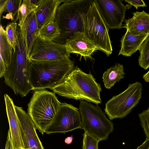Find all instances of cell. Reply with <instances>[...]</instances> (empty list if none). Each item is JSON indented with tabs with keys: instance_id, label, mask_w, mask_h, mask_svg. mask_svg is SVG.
<instances>
[{
	"instance_id": "9c48e42d",
	"label": "cell",
	"mask_w": 149,
	"mask_h": 149,
	"mask_svg": "<svg viewBox=\"0 0 149 149\" xmlns=\"http://www.w3.org/2000/svg\"><path fill=\"white\" fill-rule=\"evenodd\" d=\"M81 128V120L79 109L71 104L61 103L45 133L47 134L65 133Z\"/></svg>"
},
{
	"instance_id": "836d02e7",
	"label": "cell",
	"mask_w": 149,
	"mask_h": 149,
	"mask_svg": "<svg viewBox=\"0 0 149 149\" xmlns=\"http://www.w3.org/2000/svg\"><path fill=\"white\" fill-rule=\"evenodd\" d=\"M143 78L146 82H149V70L143 75Z\"/></svg>"
},
{
	"instance_id": "4fadbf2b",
	"label": "cell",
	"mask_w": 149,
	"mask_h": 149,
	"mask_svg": "<svg viewBox=\"0 0 149 149\" xmlns=\"http://www.w3.org/2000/svg\"><path fill=\"white\" fill-rule=\"evenodd\" d=\"M15 109L25 135V149H44L37 134L36 128L30 116L22 107L15 106Z\"/></svg>"
},
{
	"instance_id": "484cf974",
	"label": "cell",
	"mask_w": 149,
	"mask_h": 149,
	"mask_svg": "<svg viewBox=\"0 0 149 149\" xmlns=\"http://www.w3.org/2000/svg\"><path fill=\"white\" fill-rule=\"evenodd\" d=\"M83 136L82 149H99V140L85 132Z\"/></svg>"
},
{
	"instance_id": "277c9868",
	"label": "cell",
	"mask_w": 149,
	"mask_h": 149,
	"mask_svg": "<svg viewBox=\"0 0 149 149\" xmlns=\"http://www.w3.org/2000/svg\"><path fill=\"white\" fill-rule=\"evenodd\" d=\"M92 0H64L57 8L54 21L59 36L53 41L65 45L66 40L78 31L82 32L81 13L87 10Z\"/></svg>"
},
{
	"instance_id": "cb8c5ba5",
	"label": "cell",
	"mask_w": 149,
	"mask_h": 149,
	"mask_svg": "<svg viewBox=\"0 0 149 149\" xmlns=\"http://www.w3.org/2000/svg\"><path fill=\"white\" fill-rule=\"evenodd\" d=\"M34 11L33 8L27 0H22L19 10V23L18 25L22 27L28 16L32 12Z\"/></svg>"
},
{
	"instance_id": "44dd1931",
	"label": "cell",
	"mask_w": 149,
	"mask_h": 149,
	"mask_svg": "<svg viewBox=\"0 0 149 149\" xmlns=\"http://www.w3.org/2000/svg\"><path fill=\"white\" fill-rule=\"evenodd\" d=\"M60 34L56 23L54 21H51L39 30L38 37L44 40L52 41Z\"/></svg>"
},
{
	"instance_id": "d6a6232c",
	"label": "cell",
	"mask_w": 149,
	"mask_h": 149,
	"mask_svg": "<svg viewBox=\"0 0 149 149\" xmlns=\"http://www.w3.org/2000/svg\"><path fill=\"white\" fill-rule=\"evenodd\" d=\"M3 19H11L13 21V17L12 14L10 13H7L5 16H3Z\"/></svg>"
},
{
	"instance_id": "ac0fdd59",
	"label": "cell",
	"mask_w": 149,
	"mask_h": 149,
	"mask_svg": "<svg viewBox=\"0 0 149 149\" xmlns=\"http://www.w3.org/2000/svg\"><path fill=\"white\" fill-rule=\"evenodd\" d=\"M20 28L29 58L39 31L34 11L28 16Z\"/></svg>"
},
{
	"instance_id": "ffe728a7",
	"label": "cell",
	"mask_w": 149,
	"mask_h": 149,
	"mask_svg": "<svg viewBox=\"0 0 149 149\" xmlns=\"http://www.w3.org/2000/svg\"><path fill=\"white\" fill-rule=\"evenodd\" d=\"M0 59L7 67L10 63L13 52V48L7 39L5 31L1 25L0 30Z\"/></svg>"
},
{
	"instance_id": "ba28073f",
	"label": "cell",
	"mask_w": 149,
	"mask_h": 149,
	"mask_svg": "<svg viewBox=\"0 0 149 149\" xmlns=\"http://www.w3.org/2000/svg\"><path fill=\"white\" fill-rule=\"evenodd\" d=\"M142 90V85L140 82L130 84L124 91L109 100L104 110L109 119L122 118L126 116L139 102Z\"/></svg>"
},
{
	"instance_id": "7a4b0ae2",
	"label": "cell",
	"mask_w": 149,
	"mask_h": 149,
	"mask_svg": "<svg viewBox=\"0 0 149 149\" xmlns=\"http://www.w3.org/2000/svg\"><path fill=\"white\" fill-rule=\"evenodd\" d=\"M16 45L10 62L6 67L4 81L15 95L26 96L32 90L29 83L30 61L28 57L21 28L17 26Z\"/></svg>"
},
{
	"instance_id": "603a6c76",
	"label": "cell",
	"mask_w": 149,
	"mask_h": 149,
	"mask_svg": "<svg viewBox=\"0 0 149 149\" xmlns=\"http://www.w3.org/2000/svg\"><path fill=\"white\" fill-rule=\"evenodd\" d=\"M22 0H6L3 12L12 14L14 22H16L19 19V10Z\"/></svg>"
},
{
	"instance_id": "f1b7e54d",
	"label": "cell",
	"mask_w": 149,
	"mask_h": 149,
	"mask_svg": "<svg viewBox=\"0 0 149 149\" xmlns=\"http://www.w3.org/2000/svg\"><path fill=\"white\" fill-rule=\"evenodd\" d=\"M5 149H13L11 141L10 132L9 129L8 132Z\"/></svg>"
},
{
	"instance_id": "7c38bea8",
	"label": "cell",
	"mask_w": 149,
	"mask_h": 149,
	"mask_svg": "<svg viewBox=\"0 0 149 149\" xmlns=\"http://www.w3.org/2000/svg\"><path fill=\"white\" fill-rule=\"evenodd\" d=\"M4 98L13 149H25V135L15 110V105L8 95L5 94Z\"/></svg>"
},
{
	"instance_id": "e0dca14e",
	"label": "cell",
	"mask_w": 149,
	"mask_h": 149,
	"mask_svg": "<svg viewBox=\"0 0 149 149\" xmlns=\"http://www.w3.org/2000/svg\"><path fill=\"white\" fill-rule=\"evenodd\" d=\"M148 35L132 33L127 31L121 39L120 49L118 55L129 57L139 50Z\"/></svg>"
},
{
	"instance_id": "8fae6325",
	"label": "cell",
	"mask_w": 149,
	"mask_h": 149,
	"mask_svg": "<svg viewBox=\"0 0 149 149\" xmlns=\"http://www.w3.org/2000/svg\"><path fill=\"white\" fill-rule=\"evenodd\" d=\"M122 1L93 0L100 15L109 29L122 28L126 10L132 6L130 4L124 5Z\"/></svg>"
},
{
	"instance_id": "6da1fadb",
	"label": "cell",
	"mask_w": 149,
	"mask_h": 149,
	"mask_svg": "<svg viewBox=\"0 0 149 149\" xmlns=\"http://www.w3.org/2000/svg\"><path fill=\"white\" fill-rule=\"evenodd\" d=\"M49 89L68 98L84 100L97 105L102 102L100 84L97 82L90 72L86 73L78 67L74 68L61 83Z\"/></svg>"
},
{
	"instance_id": "5bb4252c",
	"label": "cell",
	"mask_w": 149,
	"mask_h": 149,
	"mask_svg": "<svg viewBox=\"0 0 149 149\" xmlns=\"http://www.w3.org/2000/svg\"><path fill=\"white\" fill-rule=\"evenodd\" d=\"M65 45L69 53L77 54L84 58H91L93 53L98 50L94 42L83 32L74 33L66 40Z\"/></svg>"
},
{
	"instance_id": "1f68e13d",
	"label": "cell",
	"mask_w": 149,
	"mask_h": 149,
	"mask_svg": "<svg viewBox=\"0 0 149 149\" xmlns=\"http://www.w3.org/2000/svg\"><path fill=\"white\" fill-rule=\"evenodd\" d=\"M73 139V135L68 136L65 139L64 142L67 144H71L72 143Z\"/></svg>"
},
{
	"instance_id": "2e32d148",
	"label": "cell",
	"mask_w": 149,
	"mask_h": 149,
	"mask_svg": "<svg viewBox=\"0 0 149 149\" xmlns=\"http://www.w3.org/2000/svg\"><path fill=\"white\" fill-rule=\"evenodd\" d=\"M132 15L125 20L122 28L132 33L149 35V14L143 10L134 12Z\"/></svg>"
},
{
	"instance_id": "8992f818",
	"label": "cell",
	"mask_w": 149,
	"mask_h": 149,
	"mask_svg": "<svg viewBox=\"0 0 149 149\" xmlns=\"http://www.w3.org/2000/svg\"><path fill=\"white\" fill-rule=\"evenodd\" d=\"M82 31L98 48L107 56L113 49L109 33V29L101 17L92 0L88 9L81 14Z\"/></svg>"
},
{
	"instance_id": "4dcf8cb0",
	"label": "cell",
	"mask_w": 149,
	"mask_h": 149,
	"mask_svg": "<svg viewBox=\"0 0 149 149\" xmlns=\"http://www.w3.org/2000/svg\"><path fill=\"white\" fill-rule=\"evenodd\" d=\"M6 0H0V17L1 19V15L2 13L3 12V10L4 9V8L5 7V6L6 3Z\"/></svg>"
},
{
	"instance_id": "30bf717a",
	"label": "cell",
	"mask_w": 149,
	"mask_h": 149,
	"mask_svg": "<svg viewBox=\"0 0 149 149\" xmlns=\"http://www.w3.org/2000/svg\"><path fill=\"white\" fill-rule=\"evenodd\" d=\"M70 56L65 45L37 37L29 58L30 61H53L69 58Z\"/></svg>"
},
{
	"instance_id": "52a82bcc",
	"label": "cell",
	"mask_w": 149,
	"mask_h": 149,
	"mask_svg": "<svg viewBox=\"0 0 149 149\" xmlns=\"http://www.w3.org/2000/svg\"><path fill=\"white\" fill-rule=\"evenodd\" d=\"M79 109L81 128L84 132L100 141L107 139L113 131V124L106 117L100 108L87 101L80 100Z\"/></svg>"
},
{
	"instance_id": "9a60e30c",
	"label": "cell",
	"mask_w": 149,
	"mask_h": 149,
	"mask_svg": "<svg viewBox=\"0 0 149 149\" xmlns=\"http://www.w3.org/2000/svg\"><path fill=\"white\" fill-rule=\"evenodd\" d=\"M63 0H40L34 11L39 30L51 21H54L57 9Z\"/></svg>"
},
{
	"instance_id": "3957f363",
	"label": "cell",
	"mask_w": 149,
	"mask_h": 149,
	"mask_svg": "<svg viewBox=\"0 0 149 149\" xmlns=\"http://www.w3.org/2000/svg\"><path fill=\"white\" fill-rule=\"evenodd\" d=\"M68 58L53 61H30L29 83L32 90L52 88L61 83L73 68Z\"/></svg>"
},
{
	"instance_id": "5b68a950",
	"label": "cell",
	"mask_w": 149,
	"mask_h": 149,
	"mask_svg": "<svg viewBox=\"0 0 149 149\" xmlns=\"http://www.w3.org/2000/svg\"><path fill=\"white\" fill-rule=\"evenodd\" d=\"M61 103L54 92L34 91L28 105L27 113L42 134L52 122Z\"/></svg>"
},
{
	"instance_id": "d6986e66",
	"label": "cell",
	"mask_w": 149,
	"mask_h": 149,
	"mask_svg": "<svg viewBox=\"0 0 149 149\" xmlns=\"http://www.w3.org/2000/svg\"><path fill=\"white\" fill-rule=\"evenodd\" d=\"M123 65L119 63L107 69L102 75L103 81L104 86L107 89H110L117 82L124 77Z\"/></svg>"
},
{
	"instance_id": "83f0119b",
	"label": "cell",
	"mask_w": 149,
	"mask_h": 149,
	"mask_svg": "<svg viewBox=\"0 0 149 149\" xmlns=\"http://www.w3.org/2000/svg\"><path fill=\"white\" fill-rule=\"evenodd\" d=\"M124 1L135 7L136 9H138V8L140 7H144L146 6L145 2L142 0H125Z\"/></svg>"
},
{
	"instance_id": "4316f807",
	"label": "cell",
	"mask_w": 149,
	"mask_h": 149,
	"mask_svg": "<svg viewBox=\"0 0 149 149\" xmlns=\"http://www.w3.org/2000/svg\"><path fill=\"white\" fill-rule=\"evenodd\" d=\"M138 116L146 138L149 139V107L139 114Z\"/></svg>"
},
{
	"instance_id": "7402d4cb",
	"label": "cell",
	"mask_w": 149,
	"mask_h": 149,
	"mask_svg": "<svg viewBox=\"0 0 149 149\" xmlns=\"http://www.w3.org/2000/svg\"><path fill=\"white\" fill-rule=\"evenodd\" d=\"M139 50V65L147 70L149 68V35L143 42Z\"/></svg>"
},
{
	"instance_id": "d4e9b609",
	"label": "cell",
	"mask_w": 149,
	"mask_h": 149,
	"mask_svg": "<svg viewBox=\"0 0 149 149\" xmlns=\"http://www.w3.org/2000/svg\"><path fill=\"white\" fill-rule=\"evenodd\" d=\"M17 26L16 22H10L7 25L5 30L7 39L13 48V52L15 51L16 45Z\"/></svg>"
},
{
	"instance_id": "f546056e",
	"label": "cell",
	"mask_w": 149,
	"mask_h": 149,
	"mask_svg": "<svg viewBox=\"0 0 149 149\" xmlns=\"http://www.w3.org/2000/svg\"><path fill=\"white\" fill-rule=\"evenodd\" d=\"M136 149H149V139L146 138L145 141Z\"/></svg>"
}]
</instances>
